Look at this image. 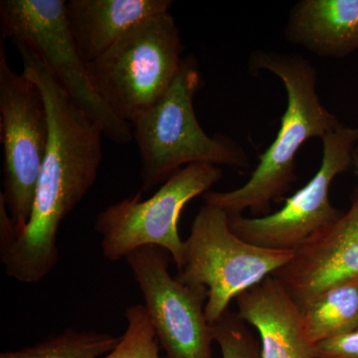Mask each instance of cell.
I'll return each mask as SVG.
<instances>
[{"mask_svg":"<svg viewBox=\"0 0 358 358\" xmlns=\"http://www.w3.org/2000/svg\"><path fill=\"white\" fill-rule=\"evenodd\" d=\"M16 48L23 74L43 96L49 138L29 221L24 229L7 231L0 238V260L7 274L31 285L43 281L57 265L59 230L95 185L103 160V131L35 54L23 46Z\"/></svg>","mask_w":358,"mask_h":358,"instance_id":"1","label":"cell"},{"mask_svg":"<svg viewBox=\"0 0 358 358\" xmlns=\"http://www.w3.org/2000/svg\"><path fill=\"white\" fill-rule=\"evenodd\" d=\"M253 72L268 71L281 80L287 93V108L274 141L259 157V164L249 180L230 192H208L205 204L214 205L229 216L271 213L278 202L296 182L294 159L310 138L322 140L341 126L336 115L324 107L317 91V72L315 66L299 55L273 51H255L249 61Z\"/></svg>","mask_w":358,"mask_h":358,"instance_id":"2","label":"cell"},{"mask_svg":"<svg viewBox=\"0 0 358 358\" xmlns=\"http://www.w3.org/2000/svg\"><path fill=\"white\" fill-rule=\"evenodd\" d=\"M200 85L196 60L185 58L166 95L131 124L140 152L143 192L164 185L183 166H250L243 148L222 136L211 138L200 126L193 107Z\"/></svg>","mask_w":358,"mask_h":358,"instance_id":"3","label":"cell"},{"mask_svg":"<svg viewBox=\"0 0 358 358\" xmlns=\"http://www.w3.org/2000/svg\"><path fill=\"white\" fill-rule=\"evenodd\" d=\"M185 51L173 14L143 21L89 63L94 86L122 121L133 124L159 102L182 67Z\"/></svg>","mask_w":358,"mask_h":358,"instance_id":"4","label":"cell"},{"mask_svg":"<svg viewBox=\"0 0 358 358\" xmlns=\"http://www.w3.org/2000/svg\"><path fill=\"white\" fill-rule=\"evenodd\" d=\"M65 4L66 0H1V40L35 54L73 102L100 124L106 138L119 145L131 143V124L110 109L94 86L71 33Z\"/></svg>","mask_w":358,"mask_h":358,"instance_id":"5","label":"cell"},{"mask_svg":"<svg viewBox=\"0 0 358 358\" xmlns=\"http://www.w3.org/2000/svg\"><path fill=\"white\" fill-rule=\"evenodd\" d=\"M293 252L262 248L237 236L228 214L214 205L200 207L185 241L176 279L208 289L205 315L209 324L229 310L231 301L273 275Z\"/></svg>","mask_w":358,"mask_h":358,"instance_id":"6","label":"cell"},{"mask_svg":"<svg viewBox=\"0 0 358 358\" xmlns=\"http://www.w3.org/2000/svg\"><path fill=\"white\" fill-rule=\"evenodd\" d=\"M222 178L217 166L189 164L167 179L150 199L143 200L138 192L106 207L95 222V230L102 237L103 257L117 262L136 250L155 246L169 252L178 267L185 246L178 233L181 212Z\"/></svg>","mask_w":358,"mask_h":358,"instance_id":"7","label":"cell"},{"mask_svg":"<svg viewBox=\"0 0 358 358\" xmlns=\"http://www.w3.org/2000/svg\"><path fill=\"white\" fill-rule=\"evenodd\" d=\"M49 124L38 87L8 64L0 42V141L3 150V190L14 232L31 215L40 171L48 145Z\"/></svg>","mask_w":358,"mask_h":358,"instance_id":"8","label":"cell"},{"mask_svg":"<svg viewBox=\"0 0 358 358\" xmlns=\"http://www.w3.org/2000/svg\"><path fill=\"white\" fill-rule=\"evenodd\" d=\"M322 141L319 171L287 199L282 209L258 218L228 215L230 228L237 236L262 248L294 252L345 214L331 204L329 188L334 178L353 164L358 128L341 124Z\"/></svg>","mask_w":358,"mask_h":358,"instance_id":"9","label":"cell"},{"mask_svg":"<svg viewBox=\"0 0 358 358\" xmlns=\"http://www.w3.org/2000/svg\"><path fill=\"white\" fill-rule=\"evenodd\" d=\"M126 260L164 358H213V329L205 315L206 287L182 284L169 274L173 258L159 247L136 250Z\"/></svg>","mask_w":358,"mask_h":358,"instance_id":"10","label":"cell"},{"mask_svg":"<svg viewBox=\"0 0 358 358\" xmlns=\"http://www.w3.org/2000/svg\"><path fill=\"white\" fill-rule=\"evenodd\" d=\"M273 275L301 310L327 289L358 278V188L350 210L294 250Z\"/></svg>","mask_w":358,"mask_h":358,"instance_id":"11","label":"cell"},{"mask_svg":"<svg viewBox=\"0 0 358 358\" xmlns=\"http://www.w3.org/2000/svg\"><path fill=\"white\" fill-rule=\"evenodd\" d=\"M238 315L260 338L262 358H315L303 333L301 310L275 275L236 298Z\"/></svg>","mask_w":358,"mask_h":358,"instance_id":"12","label":"cell"},{"mask_svg":"<svg viewBox=\"0 0 358 358\" xmlns=\"http://www.w3.org/2000/svg\"><path fill=\"white\" fill-rule=\"evenodd\" d=\"M171 0H68L66 17L80 53L93 62L134 26L169 13Z\"/></svg>","mask_w":358,"mask_h":358,"instance_id":"13","label":"cell"},{"mask_svg":"<svg viewBox=\"0 0 358 358\" xmlns=\"http://www.w3.org/2000/svg\"><path fill=\"white\" fill-rule=\"evenodd\" d=\"M285 35L319 57L345 58L358 49V0H301Z\"/></svg>","mask_w":358,"mask_h":358,"instance_id":"14","label":"cell"},{"mask_svg":"<svg viewBox=\"0 0 358 358\" xmlns=\"http://www.w3.org/2000/svg\"><path fill=\"white\" fill-rule=\"evenodd\" d=\"M301 320L313 345L358 329V278L320 294L301 310Z\"/></svg>","mask_w":358,"mask_h":358,"instance_id":"15","label":"cell"},{"mask_svg":"<svg viewBox=\"0 0 358 358\" xmlns=\"http://www.w3.org/2000/svg\"><path fill=\"white\" fill-rule=\"evenodd\" d=\"M120 339L110 334L67 329L36 345L2 352L0 358H102Z\"/></svg>","mask_w":358,"mask_h":358,"instance_id":"16","label":"cell"},{"mask_svg":"<svg viewBox=\"0 0 358 358\" xmlns=\"http://www.w3.org/2000/svg\"><path fill=\"white\" fill-rule=\"evenodd\" d=\"M127 327L119 343L102 358H162L154 324L141 303L127 308Z\"/></svg>","mask_w":358,"mask_h":358,"instance_id":"17","label":"cell"},{"mask_svg":"<svg viewBox=\"0 0 358 358\" xmlns=\"http://www.w3.org/2000/svg\"><path fill=\"white\" fill-rule=\"evenodd\" d=\"M211 326L222 358H262L260 341L237 313L228 310Z\"/></svg>","mask_w":358,"mask_h":358,"instance_id":"18","label":"cell"},{"mask_svg":"<svg viewBox=\"0 0 358 358\" xmlns=\"http://www.w3.org/2000/svg\"><path fill=\"white\" fill-rule=\"evenodd\" d=\"M315 358H358V329L315 345Z\"/></svg>","mask_w":358,"mask_h":358,"instance_id":"19","label":"cell"},{"mask_svg":"<svg viewBox=\"0 0 358 358\" xmlns=\"http://www.w3.org/2000/svg\"><path fill=\"white\" fill-rule=\"evenodd\" d=\"M353 166H355V173L358 178V148H355L353 152Z\"/></svg>","mask_w":358,"mask_h":358,"instance_id":"20","label":"cell"}]
</instances>
